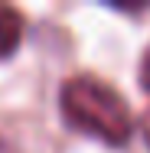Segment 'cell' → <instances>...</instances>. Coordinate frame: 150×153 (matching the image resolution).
Segmentation results:
<instances>
[{
    "label": "cell",
    "mask_w": 150,
    "mask_h": 153,
    "mask_svg": "<svg viewBox=\"0 0 150 153\" xmlns=\"http://www.w3.org/2000/svg\"><path fill=\"white\" fill-rule=\"evenodd\" d=\"M23 33H26V20L16 7L10 3H0V62L10 59L20 42H23Z\"/></svg>",
    "instance_id": "7a4b0ae2"
},
{
    "label": "cell",
    "mask_w": 150,
    "mask_h": 153,
    "mask_svg": "<svg viewBox=\"0 0 150 153\" xmlns=\"http://www.w3.org/2000/svg\"><path fill=\"white\" fill-rule=\"evenodd\" d=\"M144 140H147V147H150V111L144 114Z\"/></svg>",
    "instance_id": "277c9868"
},
{
    "label": "cell",
    "mask_w": 150,
    "mask_h": 153,
    "mask_svg": "<svg viewBox=\"0 0 150 153\" xmlns=\"http://www.w3.org/2000/svg\"><path fill=\"white\" fill-rule=\"evenodd\" d=\"M0 153H3V143H0Z\"/></svg>",
    "instance_id": "5b68a950"
},
{
    "label": "cell",
    "mask_w": 150,
    "mask_h": 153,
    "mask_svg": "<svg viewBox=\"0 0 150 153\" xmlns=\"http://www.w3.org/2000/svg\"><path fill=\"white\" fill-rule=\"evenodd\" d=\"M140 88L144 91H150V46H147V52H144V59H140Z\"/></svg>",
    "instance_id": "3957f363"
},
{
    "label": "cell",
    "mask_w": 150,
    "mask_h": 153,
    "mask_svg": "<svg viewBox=\"0 0 150 153\" xmlns=\"http://www.w3.org/2000/svg\"><path fill=\"white\" fill-rule=\"evenodd\" d=\"M59 108H62V117L75 130L88 134L108 147L127 143L134 134V117H131L127 101L95 75L69 78L59 88Z\"/></svg>",
    "instance_id": "6da1fadb"
}]
</instances>
